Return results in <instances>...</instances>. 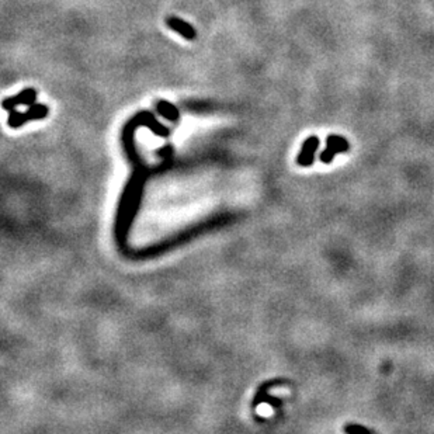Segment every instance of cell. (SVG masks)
<instances>
[{"mask_svg":"<svg viewBox=\"0 0 434 434\" xmlns=\"http://www.w3.org/2000/svg\"><path fill=\"white\" fill-rule=\"evenodd\" d=\"M48 107L44 104H32L30 106V109L27 110L25 113H20L16 110H12V114L9 117V125L13 128L21 127L23 124H25L27 121L31 120H40L48 115Z\"/></svg>","mask_w":434,"mask_h":434,"instance_id":"cell-1","label":"cell"},{"mask_svg":"<svg viewBox=\"0 0 434 434\" xmlns=\"http://www.w3.org/2000/svg\"><path fill=\"white\" fill-rule=\"evenodd\" d=\"M349 149L350 145L347 139L339 135H330L326 139V149L320 153V160L323 163H330L338 153H343Z\"/></svg>","mask_w":434,"mask_h":434,"instance_id":"cell-2","label":"cell"},{"mask_svg":"<svg viewBox=\"0 0 434 434\" xmlns=\"http://www.w3.org/2000/svg\"><path fill=\"white\" fill-rule=\"evenodd\" d=\"M37 100V91L34 89H24L23 91H20L17 96L9 97L6 100H3L2 106L3 109L7 110V111H12L14 110L17 106H32L36 104Z\"/></svg>","mask_w":434,"mask_h":434,"instance_id":"cell-3","label":"cell"},{"mask_svg":"<svg viewBox=\"0 0 434 434\" xmlns=\"http://www.w3.org/2000/svg\"><path fill=\"white\" fill-rule=\"evenodd\" d=\"M166 24L169 25L172 30L176 31L177 34H180L183 38L190 40V41L194 40L195 36H197L195 28H194L193 25L190 24V23H187V21H184V20H181V18L175 17V16L166 18Z\"/></svg>","mask_w":434,"mask_h":434,"instance_id":"cell-4","label":"cell"},{"mask_svg":"<svg viewBox=\"0 0 434 434\" xmlns=\"http://www.w3.org/2000/svg\"><path fill=\"white\" fill-rule=\"evenodd\" d=\"M318 146H319V139L316 138V137L308 138L307 141L304 142V145H302L301 153H299V156L296 159L298 163H299L301 166H311L312 162H314L315 151L318 149Z\"/></svg>","mask_w":434,"mask_h":434,"instance_id":"cell-5","label":"cell"},{"mask_svg":"<svg viewBox=\"0 0 434 434\" xmlns=\"http://www.w3.org/2000/svg\"><path fill=\"white\" fill-rule=\"evenodd\" d=\"M157 113L163 115L164 118H168L169 121H177L179 117H180L179 110L176 109L172 103L164 102V100H159L157 102Z\"/></svg>","mask_w":434,"mask_h":434,"instance_id":"cell-6","label":"cell"},{"mask_svg":"<svg viewBox=\"0 0 434 434\" xmlns=\"http://www.w3.org/2000/svg\"><path fill=\"white\" fill-rule=\"evenodd\" d=\"M344 431H347L349 434H356V433H365V434H370V430L365 427H362V426H356V424H353V426H349V427L344 428Z\"/></svg>","mask_w":434,"mask_h":434,"instance_id":"cell-7","label":"cell"}]
</instances>
